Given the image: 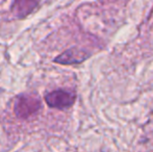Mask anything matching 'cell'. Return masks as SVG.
<instances>
[{
	"instance_id": "4",
	"label": "cell",
	"mask_w": 153,
	"mask_h": 152,
	"mask_svg": "<svg viewBox=\"0 0 153 152\" xmlns=\"http://www.w3.org/2000/svg\"><path fill=\"white\" fill-rule=\"evenodd\" d=\"M28 4V1H16L13 3L12 5V12L14 15H16L18 18H22V17H25L26 15L30 14V13L33 10V8L38 5V2L33 3L32 5L28 6V7H25V5Z\"/></svg>"
},
{
	"instance_id": "3",
	"label": "cell",
	"mask_w": 153,
	"mask_h": 152,
	"mask_svg": "<svg viewBox=\"0 0 153 152\" xmlns=\"http://www.w3.org/2000/svg\"><path fill=\"white\" fill-rule=\"evenodd\" d=\"M91 54L92 53L85 49L74 47V48L68 49L67 51L55 57L54 63L61 64V65H77V64L85 62L88 57L91 56Z\"/></svg>"
},
{
	"instance_id": "2",
	"label": "cell",
	"mask_w": 153,
	"mask_h": 152,
	"mask_svg": "<svg viewBox=\"0 0 153 152\" xmlns=\"http://www.w3.org/2000/svg\"><path fill=\"white\" fill-rule=\"evenodd\" d=\"M76 95L74 92L66 90H56L45 95V101L50 108L57 110L69 108L74 104Z\"/></svg>"
},
{
	"instance_id": "1",
	"label": "cell",
	"mask_w": 153,
	"mask_h": 152,
	"mask_svg": "<svg viewBox=\"0 0 153 152\" xmlns=\"http://www.w3.org/2000/svg\"><path fill=\"white\" fill-rule=\"evenodd\" d=\"M41 108V101L33 94L19 96L15 103V114L20 119H27L36 114Z\"/></svg>"
}]
</instances>
